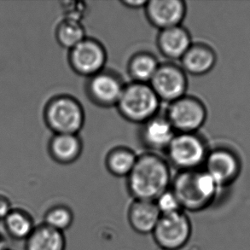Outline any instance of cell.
Instances as JSON below:
<instances>
[{"label":"cell","instance_id":"obj_24","mask_svg":"<svg viewBox=\"0 0 250 250\" xmlns=\"http://www.w3.org/2000/svg\"><path fill=\"white\" fill-rule=\"evenodd\" d=\"M155 203L162 215L183 211L179 200L171 189H167L162 195H160L159 197L155 201Z\"/></svg>","mask_w":250,"mask_h":250},{"label":"cell","instance_id":"obj_25","mask_svg":"<svg viewBox=\"0 0 250 250\" xmlns=\"http://www.w3.org/2000/svg\"><path fill=\"white\" fill-rule=\"evenodd\" d=\"M62 4L65 19L82 22L87 13L88 6L84 2H63Z\"/></svg>","mask_w":250,"mask_h":250},{"label":"cell","instance_id":"obj_6","mask_svg":"<svg viewBox=\"0 0 250 250\" xmlns=\"http://www.w3.org/2000/svg\"><path fill=\"white\" fill-rule=\"evenodd\" d=\"M165 115L177 133H195L205 124L208 110L201 99L185 95L168 104Z\"/></svg>","mask_w":250,"mask_h":250},{"label":"cell","instance_id":"obj_9","mask_svg":"<svg viewBox=\"0 0 250 250\" xmlns=\"http://www.w3.org/2000/svg\"><path fill=\"white\" fill-rule=\"evenodd\" d=\"M149 85L161 102L170 104L186 95L188 78L180 65L167 62L160 64Z\"/></svg>","mask_w":250,"mask_h":250},{"label":"cell","instance_id":"obj_21","mask_svg":"<svg viewBox=\"0 0 250 250\" xmlns=\"http://www.w3.org/2000/svg\"><path fill=\"white\" fill-rule=\"evenodd\" d=\"M3 223L6 233L15 240H27L36 227L30 213L22 208H12Z\"/></svg>","mask_w":250,"mask_h":250},{"label":"cell","instance_id":"obj_13","mask_svg":"<svg viewBox=\"0 0 250 250\" xmlns=\"http://www.w3.org/2000/svg\"><path fill=\"white\" fill-rule=\"evenodd\" d=\"M176 133L166 115L158 114L143 123L139 139L149 152L156 153L166 151Z\"/></svg>","mask_w":250,"mask_h":250},{"label":"cell","instance_id":"obj_27","mask_svg":"<svg viewBox=\"0 0 250 250\" xmlns=\"http://www.w3.org/2000/svg\"><path fill=\"white\" fill-rule=\"evenodd\" d=\"M10 205L11 204L9 198H7L6 196H3V195H0V220H3L10 210L13 208Z\"/></svg>","mask_w":250,"mask_h":250},{"label":"cell","instance_id":"obj_4","mask_svg":"<svg viewBox=\"0 0 250 250\" xmlns=\"http://www.w3.org/2000/svg\"><path fill=\"white\" fill-rule=\"evenodd\" d=\"M44 120L54 134H79L84 126L85 115L78 99L70 95H58L45 105Z\"/></svg>","mask_w":250,"mask_h":250},{"label":"cell","instance_id":"obj_18","mask_svg":"<svg viewBox=\"0 0 250 250\" xmlns=\"http://www.w3.org/2000/svg\"><path fill=\"white\" fill-rule=\"evenodd\" d=\"M66 246L64 233L44 223L36 226L25 241V250H66Z\"/></svg>","mask_w":250,"mask_h":250},{"label":"cell","instance_id":"obj_17","mask_svg":"<svg viewBox=\"0 0 250 250\" xmlns=\"http://www.w3.org/2000/svg\"><path fill=\"white\" fill-rule=\"evenodd\" d=\"M48 151L56 163L69 165L82 156L83 142L79 134H54L48 144Z\"/></svg>","mask_w":250,"mask_h":250},{"label":"cell","instance_id":"obj_10","mask_svg":"<svg viewBox=\"0 0 250 250\" xmlns=\"http://www.w3.org/2000/svg\"><path fill=\"white\" fill-rule=\"evenodd\" d=\"M125 84L116 72L104 69L88 78L85 93L89 100L101 108L115 107Z\"/></svg>","mask_w":250,"mask_h":250},{"label":"cell","instance_id":"obj_11","mask_svg":"<svg viewBox=\"0 0 250 250\" xmlns=\"http://www.w3.org/2000/svg\"><path fill=\"white\" fill-rule=\"evenodd\" d=\"M203 169L222 188L237 180L242 171V163L233 150L220 147L208 151Z\"/></svg>","mask_w":250,"mask_h":250},{"label":"cell","instance_id":"obj_3","mask_svg":"<svg viewBox=\"0 0 250 250\" xmlns=\"http://www.w3.org/2000/svg\"><path fill=\"white\" fill-rule=\"evenodd\" d=\"M162 102L149 84H125L116 104L120 115L127 122L140 124L159 114Z\"/></svg>","mask_w":250,"mask_h":250},{"label":"cell","instance_id":"obj_28","mask_svg":"<svg viewBox=\"0 0 250 250\" xmlns=\"http://www.w3.org/2000/svg\"><path fill=\"white\" fill-rule=\"evenodd\" d=\"M6 250V248L4 247V245H3V241H2V239H0V250Z\"/></svg>","mask_w":250,"mask_h":250},{"label":"cell","instance_id":"obj_7","mask_svg":"<svg viewBox=\"0 0 250 250\" xmlns=\"http://www.w3.org/2000/svg\"><path fill=\"white\" fill-rule=\"evenodd\" d=\"M192 235V224L185 211L162 215L152 236L163 250H179L189 243Z\"/></svg>","mask_w":250,"mask_h":250},{"label":"cell","instance_id":"obj_19","mask_svg":"<svg viewBox=\"0 0 250 250\" xmlns=\"http://www.w3.org/2000/svg\"><path fill=\"white\" fill-rule=\"evenodd\" d=\"M160 64L155 55L149 51H139L129 59L127 73L132 82L149 84Z\"/></svg>","mask_w":250,"mask_h":250},{"label":"cell","instance_id":"obj_12","mask_svg":"<svg viewBox=\"0 0 250 250\" xmlns=\"http://www.w3.org/2000/svg\"><path fill=\"white\" fill-rule=\"evenodd\" d=\"M145 10L149 23L161 31L180 26L186 17L187 6L183 0H149Z\"/></svg>","mask_w":250,"mask_h":250},{"label":"cell","instance_id":"obj_29","mask_svg":"<svg viewBox=\"0 0 250 250\" xmlns=\"http://www.w3.org/2000/svg\"><path fill=\"white\" fill-rule=\"evenodd\" d=\"M8 250V249H6V250Z\"/></svg>","mask_w":250,"mask_h":250},{"label":"cell","instance_id":"obj_20","mask_svg":"<svg viewBox=\"0 0 250 250\" xmlns=\"http://www.w3.org/2000/svg\"><path fill=\"white\" fill-rule=\"evenodd\" d=\"M138 156L125 146H117L109 150L105 157V167L108 172L117 178H127L135 166Z\"/></svg>","mask_w":250,"mask_h":250},{"label":"cell","instance_id":"obj_8","mask_svg":"<svg viewBox=\"0 0 250 250\" xmlns=\"http://www.w3.org/2000/svg\"><path fill=\"white\" fill-rule=\"evenodd\" d=\"M108 55L104 44L93 38L86 37L68 51V63L78 75L90 78L105 69Z\"/></svg>","mask_w":250,"mask_h":250},{"label":"cell","instance_id":"obj_23","mask_svg":"<svg viewBox=\"0 0 250 250\" xmlns=\"http://www.w3.org/2000/svg\"><path fill=\"white\" fill-rule=\"evenodd\" d=\"M74 213L69 207L58 204L51 207L45 212L44 222L48 227L64 233L74 222Z\"/></svg>","mask_w":250,"mask_h":250},{"label":"cell","instance_id":"obj_26","mask_svg":"<svg viewBox=\"0 0 250 250\" xmlns=\"http://www.w3.org/2000/svg\"><path fill=\"white\" fill-rule=\"evenodd\" d=\"M148 0H122L121 1L123 6L131 10H139L146 8Z\"/></svg>","mask_w":250,"mask_h":250},{"label":"cell","instance_id":"obj_14","mask_svg":"<svg viewBox=\"0 0 250 250\" xmlns=\"http://www.w3.org/2000/svg\"><path fill=\"white\" fill-rule=\"evenodd\" d=\"M192 43L189 31L182 25L160 31L156 39L161 54L172 62L180 61Z\"/></svg>","mask_w":250,"mask_h":250},{"label":"cell","instance_id":"obj_5","mask_svg":"<svg viewBox=\"0 0 250 250\" xmlns=\"http://www.w3.org/2000/svg\"><path fill=\"white\" fill-rule=\"evenodd\" d=\"M209 149L197 133H176L167 149V163L179 171L201 169Z\"/></svg>","mask_w":250,"mask_h":250},{"label":"cell","instance_id":"obj_1","mask_svg":"<svg viewBox=\"0 0 250 250\" xmlns=\"http://www.w3.org/2000/svg\"><path fill=\"white\" fill-rule=\"evenodd\" d=\"M172 179L167 161L157 153L146 152L138 156L126 178V187L133 199L155 202L170 189Z\"/></svg>","mask_w":250,"mask_h":250},{"label":"cell","instance_id":"obj_16","mask_svg":"<svg viewBox=\"0 0 250 250\" xmlns=\"http://www.w3.org/2000/svg\"><path fill=\"white\" fill-rule=\"evenodd\" d=\"M161 216L156 203L151 201L133 200L127 212L130 227L141 235L152 234Z\"/></svg>","mask_w":250,"mask_h":250},{"label":"cell","instance_id":"obj_22","mask_svg":"<svg viewBox=\"0 0 250 250\" xmlns=\"http://www.w3.org/2000/svg\"><path fill=\"white\" fill-rule=\"evenodd\" d=\"M55 34L60 46L68 51L75 47L86 38L85 29L82 22L65 18L58 23Z\"/></svg>","mask_w":250,"mask_h":250},{"label":"cell","instance_id":"obj_2","mask_svg":"<svg viewBox=\"0 0 250 250\" xmlns=\"http://www.w3.org/2000/svg\"><path fill=\"white\" fill-rule=\"evenodd\" d=\"M170 189L183 211L198 213L214 203L220 188L204 169H196L178 172L172 178Z\"/></svg>","mask_w":250,"mask_h":250},{"label":"cell","instance_id":"obj_15","mask_svg":"<svg viewBox=\"0 0 250 250\" xmlns=\"http://www.w3.org/2000/svg\"><path fill=\"white\" fill-rule=\"evenodd\" d=\"M180 67L186 75L203 76L213 70L217 63V54L209 44L196 42L180 59Z\"/></svg>","mask_w":250,"mask_h":250}]
</instances>
